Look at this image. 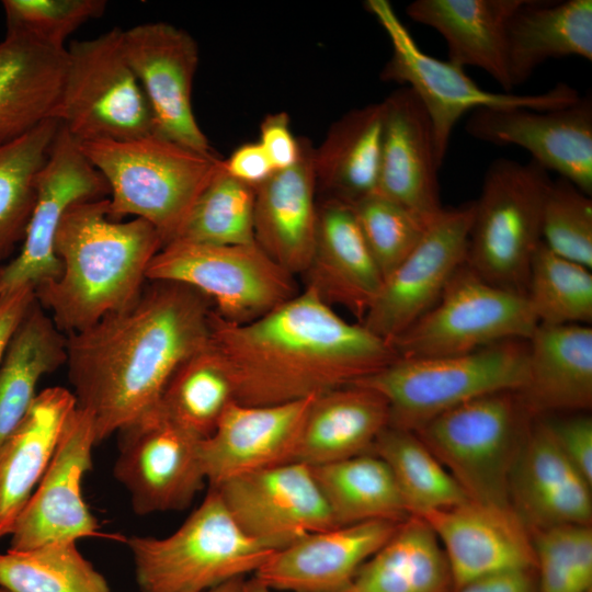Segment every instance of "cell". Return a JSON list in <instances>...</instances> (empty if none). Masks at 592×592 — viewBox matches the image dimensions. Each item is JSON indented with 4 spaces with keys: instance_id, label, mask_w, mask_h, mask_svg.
Here are the masks:
<instances>
[{
    "instance_id": "9",
    "label": "cell",
    "mask_w": 592,
    "mask_h": 592,
    "mask_svg": "<svg viewBox=\"0 0 592 592\" xmlns=\"http://www.w3.org/2000/svg\"><path fill=\"white\" fill-rule=\"evenodd\" d=\"M113 27L66 47V69L53 114L79 144L155 134L153 115Z\"/></svg>"
},
{
    "instance_id": "3",
    "label": "cell",
    "mask_w": 592,
    "mask_h": 592,
    "mask_svg": "<svg viewBox=\"0 0 592 592\" xmlns=\"http://www.w3.org/2000/svg\"><path fill=\"white\" fill-rule=\"evenodd\" d=\"M163 247L148 221L113 219L107 197L71 205L55 238L60 275L35 288L36 301L66 335L132 305Z\"/></svg>"
},
{
    "instance_id": "31",
    "label": "cell",
    "mask_w": 592,
    "mask_h": 592,
    "mask_svg": "<svg viewBox=\"0 0 592 592\" xmlns=\"http://www.w3.org/2000/svg\"><path fill=\"white\" fill-rule=\"evenodd\" d=\"M389 425V407L376 390L349 385L314 397L295 462L329 464L371 452Z\"/></svg>"
},
{
    "instance_id": "16",
    "label": "cell",
    "mask_w": 592,
    "mask_h": 592,
    "mask_svg": "<svg viewBox=\"0 0 592 592\" xmlns=\"http://www.w3.org/2000/svg\"><path fill=\"white\" fill-rule=\"evenodd\" d=\"M208 488L217 491L240 530L272 551L337 526L311 467L304 463L240 475Z\"/></svg>"
},
{
    "instance_id": "25",
    "label": "cell",
    "mask_w": 592,
    "mask_h": 592,
    "mask_svg": "<svg viewBox=\"0 0 592 592\" xmlns=\"http://www.w3.org/2000/svg\"><path fill=\"white\" fill-rule=\"evenodd\" d=\"M303 275L326 304L343 307L362 322L384 276L350 204L334 198L318 204L314 253Z\"/></svg>"
},
{
    "instance_id": "18",
    "label": "cell",
    "mask_w": 592,
    "mask_h": 592,
    "mask_svg": "<svg viewBox=\"0 0 592 592\" xmlns=\"http://www.w3.org/2000/svg\"><path fill=\"white\" fill-rule=\"evenodd\" d=\"M126 59L150 105L155 134L200 152H213L192 106L198 47L184 30L147 22L122 31Z\"/></svg>"
},
{
    "instance_id": "17",
    "label": "cell",
    "mask_w": 592,
    "mask_h": 592,
    "mask_svg": "<svg viewBox=\"0 0 592 592\" xmlns=\"http://www.w3.org/2000/svg\"><path fill=\"white\" fill-rule=\"evenodd\" d=\"M94 445L93 418L76 406L42 479L14 524L9 549L29 550L82 537H109L99 531L82 496V480L93 467Z\"/></svg>"
},
{
    "instance_id": "7",
    "label": "cell",
    "mask_w": 592,
    "mask_h": 592,
    "mask_svg": "<svg viewBox=\"0 0 592 592\" xmlns=\"http://www.w3.org/2000/svg\"><path fill=\"white\" fill-rule=\"evenodd\" d=\"M551 183L535 161L500 158L488 167L474 202L467 265L487 282L526 294L533 257L542 243V217Z\"/></svg>"
},
{
    "instance_id": "47",
    "label": "cell",
    "mask_w": 592,
    "mask_h": 592,
    "mask_svg": "<svg viewBox=\"0 0 592 592\" xmlns=\"http://www.w3.org/2000/svg\"><path fill=\"white\" fill-rule=\"evenodd\" d=\"M558 446L592 485V419L585 413L546 421Z\"/></svg>"
},
{
    "instance_id": "24",
    "label": "cell",
    "mask_w": 592,
    "mask_h": 592,
    "mask_svg": "<svg viewBox=\"0 0 592 592\" xmlns=\"http://www.w3.org/2000/svg\"><path fill=\"white\" fill-rule=\"evenodd\" d=\"M376 193L428 220L444 207L431 121L415 93L402 87L384 101Z\"/></svg>"
},
{
    "instance_id": "22",
    "label": "cell",
    "mask_w": 592,
    "mask_h": 592,
    "mask_svg": "<svg viewBox=\"0 0 592 592\" xmlns=\"http://www.w3.org/2000/svg\"><path fill=\"white\" fill-rule=\"evenodd\" d=\"M316 397V396H315ZM314 397L267 406L232 401L201 444L208 487L249 473L295 462Z\"/></svg>"
},
{
    "instance_id": "21",
    "label": "cell",
    "mask_w": 592,
    "mask_h": 592,
    "mask_svg": "<svg viewBox=\"0 0 592 592\" xmlns=\"http://www.w3.org/2000/svg\"><path fill=\"white\" fill-rule=\"evenodd\" d=\"M592 485L558 446L546 421H530L509 478L511 508L531 532L592 524Z\"/></svg>"
},
{
    "instance_id": "19",
    "label": "cell",
    "mask_w": 592,
    "mask_h": 592,
    "mask_svg": "<svg viewBox=\"0 0 592 592\" xmlns=\"http://www.w3.org/2000/svg\"><path fill=\"white\" fill-rule=\"evenodd\" d=\"M466 132L497 146H519L546 171H555L592 195V99L549 111L479 109L471 112Z\"/></svg>"
},
{
    "instance_id": "42",
    "label": "cell",
    "mask_w": 592,
    "mask_h": 592,
    "mask_svg": "<svg viewBox=\"0 0 592 592\" xmlns=\"http://www.w3.org/2000/svg\"><path fill=\"white\" fill-rule=\"evenodd\" d=\"M255 189L225 166L193 205L175 240L214 246L254 243Z\"/></svg>"
},
{
    "instance_id": "50",
    "label": "cell",
    "mask_w": 592,
    "mask_h": 592,
    "mask_svg": "<svg viewBox=\"0 0 592 592\" xmlns=\"http://www.w3.org/2000/svg\"><path fill=\"white\" fill-rule=\"evenodd\" d=\"M448 592H537L536 569L487 574Z\"/></svg>"
},
{
    "instance_id": "2",
    "label": "cell",
    "mask_w": 592,
    "mask_h": 592,
    "mask_svg": "<svg viewBox=\"0 0 592 592\" xmlns=\"http://www.w3.org/2000/svg\"><path fill=\"white\" fill-rule=\"evenodd\" d=\"M208 346L226 372L235 401L280 405L353 385L398 356L362 323H351L305 287L246 323L213 309Z\"/></svg>"
},
{
    "instance_id": "13",
    "label": "cell",
    "mask_w": 592,
    "mask_h": 592,
    "mask_svg": "<svg viewBox=\"0 0 592 592\" xmlns=\"http://www.w3.org/2000/svg\"><path fill=\"white\" fill-rule=\"evenodd\" d=\"M114 476L139 515L187 508L205 485L201 439L158 407L122 428Z\"/></svg>"
},
{
    "instance_id": "20",
    "label": "cell",
    "mask_w": 592,
    "mask_h": 592,
    "mask_svg": "<svg viewBox=\"0 0 592 592\" xmlns=\"http://www.w3.org/2000/svg\"><path fill=\"white\" fill-rule=\"evenodd\" d=\"M417 516L441 544L452 589L496 572L536 569L532 533L511 506L468 499Z\"/></svg>"
},
{
    "instance_id": "11",
    "label": "cell",
    "mask_w": 592,
    "mask_h": 592,
    "mask_svg": "<svg viewBox=\"0 0 592 592\" xmlns=\"http://www.w3.org/2000/svg\"><path fill=\"white\" fill-rule=\"evenodd\" d=\"M146 277L196 289L220 318L234 323L253 321L298 293L294 275L257 242L214 246L173 240L152 258Z\"/></svg>"
},
{
    "instance_id": "30",
    "label": "cell",
    "mask_w": 592,
    "mask_h": 592,
    "mask_svg": "<svg viewBox=\"0 0 592 592\" xmlns=\"http://www.w3.org/2000/svg\"><path fill=\"white\" fill-rule=\"evenodd\" d=\"M65 69L66 49L7 30L0 42V144L53 118Z\"/></svg>"
},
{
    "instance_id": "35",
    "label": "cell",
    "mask_w": 592,
    "mask_h": 592,
    "mask_svg": "<svg viewBox=\"0 0 592 592\" xmlns=\"http://www.w3.org/2000/svg\"><path fill=\"white\" fill-rule=\"evenodd\" d=\"M66 341L67 335L35 299L0 362V444L32 406L39 379L66 363Z\"/></svg>"
},
{
    "instance_id": "49",
    "label": "cell",
    "mask_w": 592,
    "mask_h": 592,
    "mask_svg": "<svg viewBox=\"0 0 592 592\" xmlns=\"http://www.w3.org/2000/svg\"><path fill=\"white\" fill-rule=\"evenodd\" d=\"M225 169L232 178L254 189L276 171L259 141L238 147L225 160Z\"/></svg>"
},
{
    "instance_id": "48",
    "label": "cell",
    "mask_w": 592,
    "mask_h": 592,
    "mask_svg": "<svg viewBox=\"0 0 592 592\" xmlns=\"http://www.w3.org/2000/svg\"><path fill=\"white\" fill-rule=\"evenodd\" d=\"M259 144L275 170H283L297 162L300 156V138H296L285 112L267 115L260 126Z\"/></svg>"
},
{
    "instance_id": "6",
    "label": "cell",
    "mask_w": 592,
    "mask_h": 592,
    "mask_svg": "<svg viewBox=\"0 0 592 592\" xmlns=\"http://www.w3.org/2000/svg\"><path fill=\"white\" fill-rule=\"evenodd\" d=\"M126 543L140 592H205L254 574L274 553L240 530L212 488L171 535Z\"/></svg>"
},
{
    "instance_id": "55",
    "label": "cell",
    "mask_w": 592,
    "mask_h": 592,
    "mask_svg": "<svg viewBox=\"0 0 592 592\" xmlns=\"http://www.w3.org/2000/svg\"><path fill=\"white\" fill-rule=\"evenodd\" d=\"M0 294H1V291H0Z\"/></svg>"
},
{
    "instance_id": "39",
    "label": "cell",
    "mask_w": 592,
    "mask_h": 592,
    "mask_svg": "<svg viewBox=\"0 0 592 592\" xmlns=\"http://www.w3.org/2000/svg\"><path fill=\"white\" fill-rule=\"evenodd\" d=\"M232 401L231 383L207 344L178 367L158 409L185 431L205 440Z\"/></svg>"
},
{
    "instance_id": "41",
    "label": "cell",
    "mask_w": 592,
    "mask_h": 592,
    "mask_svg": "<svg viewBox=\"0 0 592 592\" xmlns=\"http://www.w3.org/2000/svg\"><path fill=\"white\" fill-rule=\"evenodd\" d=\"M525 296L538 323L592 321L591 270L557 255L543 241L532 260Z\"/></svg>"
},
{
    "instance_id": "27",
    "label": "cell",
    "mask_w": 592,
    "mask_h": 592,
    "mask_svg": "<svg viewBox=\"0 0 592 592\" xmlns=\"http://www.w3.org/2000/svg\"><path fill=\"white\" fill-rule=\"evenodd\" d=\"M528 341L526 375L516 391L528 417L592 407V328L538 323Z\"/></svg>"
},
{
    "instance_id": "1",
    "label": "cell",
    "mask_w": 592,
    "mask_h": 592,
    "mask_svg": "<svg viewBox=\"0 0 592 592\" xmlns=\"http://www.w3.org/2000/svg\"><path fill=\"white\" fill-rule=\"evenodd\" d=\"M212 311L190 286L151 282L128 307L67 335L71 392L96 444L158 407L178 367L208 344Z\"/></svg>"
},
{
    "instance_id": "34",
    "label": "cell",
    "mask_w": 592,
    "mask_h": 592,
    "mask_svg": "<svg viewBox=\"0 0 592 592\" xmlns=\"http://www.w3.org/2000/svg\"><path fill=\"white\" fill-rule=\"evenodd\" d=\"M448 565L431 527L417 515L407 517L338 592H448Z\"/></svg>"
},
{
    "instance_id": "26",
    "label": "cell",
    "mask_w": 592,
    "mask_h": 592,
    "mask_svg": "<svg viewBox=\"0 0 592 592\" xmlns=\"http://www.w3.org/2000/svg\"><path fill=\"white\" fill-rule=\"evenodd\" d=\"M314 149L308 139L300 138L297 162L276 170L255 187V242L294 276L306 272L315 248L318 204Z\"/></svg>"
},
{
    "instance_id": "36",
    "label": "cell",
    "mask_w": 592,
    "mask_h": 592,
    "mask_svg": "<svg viewBox=\"0 0 592 592\" xmlns=\"http://www.w3.org/2000/svg\"><path fill=\"white\" fill-rule=\"evenodd\" d=\"M310 467L337 526L410 516L389 467L371 452Z\"/></svg>"
},
{
    "instance_id": "4",
    "label": "cell",
    "mask_w": 592,
    "mask_h": 592,
    "mask_svg": "<svg viewBox=\"0 0 592 592\" xmlns=\"http://www.w3.org/2000/svg\"><path fill=\"white\" fill-rule=\"evenodd\" d=\"M109 186L113 219L148 221L163 246L175 240L193 205L225 160L156 134L127 140L79 144Z\"/></svg>"
},
{
    "instance_id": "37",
    "label": "cell",
    "mask_w": 592,
    "mask_h": 592,
    "mask_svg": "<svg viewBox=\"0 0 592 592\" xmlns=\"http://www.w3.org/2000/svg\"><path fill=\"white\" fill-rule=\"evenodd\" d=\"M371 453L389 467L409 515L468 500L454 478L412 431L388 425L376 439Z\"/></svg>"
},
{
    "instance_id": "52",
    "label": "cell",
    "mask_w": 592,
    "mask_h": 592,
    "mask_svg": "<svg viewBox=\"0 0 592 592\" xmlns=\"http://www.w3.org/2000/svg\"><path fill=\"white\" fill-rule=\"evenodd\" d=\"M240 592H276L252 576L244 579Z\"/></svg>"
},
{
    "instance_id": "10",
    "label": "cell",
    "mask_w": 592,
    "mask_h": 592,
    "mask_svg": "<svg viewBox=\"0 0 592 592\" xmlns=\"http://www.w3.org/2000/svg\"><path fill=\"white\" fill-rule=\"evenodd\" d=\"M365 7L385 30L392 48L380 78L405 84L419 98L431 121L436 156L441 164L447 153L454 126L469 111H549L570 105L581 96L574 88L565 82L536 94L483 90L466 75L464 68L424 53L388 0H367Z\"/></svg>"
},
{
    "instance_id": "38",
    "label": "cell",
    "mask_w": 592,
    "mask_h": 592,
    "mask_svg": "<svg viewBox=\"0 0 592 592\" xmlns=\"http://www.w3.org/2000/svg\"><path fill=\"white\" fill-rule=\"evenodd\" d=\"M48 118L0 144V260L23 241L36 196V178L58 133Z\"/></svg>"
},
{
    "instance_id": "8",
    "label": "cell",
    "mask_w": 592,
    "mask_h": 592,
    "mask_svg": "<svg viewBox=\"0 0 592 592\" xmlns=\"http://www.w3.org/2000/svg\"><path fill=\"white\" fill-rule=\"evenodd\" d=\"M531 420L516 391L506 390L458 405L414 433L468 499L511 506L510 473Z\"/></svg>"
},
{
    "instance_id": "32",
    "label": "cell",
    "mask_w": 592,
    "mask_h": 592,
    "mask_svg": "<svg viewBox=\"0 0 592 592\" xmlns=\"http://www.w3.org/2000/svg\"><path fill=\"white\" fill-rule=\"evenodd\" d=\"M567 56L592 60V1L525 0L506 29L512 88L524 83L548 59Z\"/></svg>"
},
{
    "instance_id": "43",
    "label": "cell",
    "mask_w": 592,
    "mask_h": 592,
    "mask_svg": "<svg viewBox=\"0 0 592 592\" xmlns=\"http://www.w3.org/2000/svg\"><path fill=\"white\" fill-rule=\"evenodd\" d=\"M531 533L537 592H591V525H559Z\"/></svg>"
},
{
    "instance_id": "44",
    "label": "cell",
    "mask_w": 592,
    "mask_h": 592,
    "mask_svg": "<svg viewBox=\"0 0 592 592\" xmlns=\"http://www.w3.org/2000/svg\"><path fill=\"white\" fill-rule=\"evenodd\" d=\"M350 205L384 278L414 249L433 220L377 193Z\"/></svg>"
},
{
    "instance_id": "46",
    "label": "cell",
    "mask_w": 592,
    "mask_h": 592,
    "mask_svg": "<svg viewBox=\"0 0 592 592\" xmlns=\"http://www.w3.org/2000/svg\"><path fill=\"white\" fill-rule=\"evenodd\" d=\"M7 30L26 33L37 41L66 49V39L81 25L100 18L104 0H3Z\"/></svg>"
},
{
    "instance_id": "54",
    "label": "cell",
    "mask_w": 592,
    "mask_h": 592,
    "mask_svg": "<svg viewBox=\"0 0 592 592\" xmlns=\"http://www.w3.org/2000/svg\"><path fill=\"white\" fill-rule=\"evenodd\" d=\"M0 592H8V591H7V590H4V589H2V588H0Z\"/></svg>"
},
{
    "instance_id": "14",
    "label": "cell",
    "mask_w": 592,
    "mask_h": 592,
    "mask_svg": "<svg viewBox=\"0 0 592 592\" xmlns=\"http://www.w3.org/2000/svg\"><path fill=\"white\" fill-rule=\"evenodd\" d=\"M474 202L443 208L407 258L383 282L362 323L391 342L440 298L466 261Z\"/></svg>"
},
{
    "instance_id": "40",
    "label": "cell",
    "mask_w": 592,
    "mask_h": 592,
    "mask_svg": "<svg viewBox=\"0 0 592 592\" xmlns=\"http://www.w3.org/2000/svg\"><path fill=\"white\" fill-rule=\"evenodd\" d=\"M0 588L8 592H112L76 542L0 553Z\"/></svg>"
},
{
    "instance_id": "33",
    "label": "cell",
    "mask_w": 592,
    "mask_h": 592,
    "mask_svg": "<svg viewBox=\"0 0 592 592\" xmlns=\"http://www.w3.org/2000/svg\"><path fill=\"white\" fill-rule=\"evenodd\" d=\"M383 121V101L351 110L314 149L316 187L326 198L353 204L376 193Z\"/></svg>"
},
{
    "instance_id": "15",
    "label": "cell",
    "mask_w": 592,
    "mask_h": 592,
    "mask_svg": "<svg viewBox=\"0 0 592 592\" xmlns=\"http://www.w3.org/2000/svg\"><path fill=\"white\" fill-rule=\"evenodd\" d=\"M109 186L80 149L59 126L47 159L36 178V196L19 254L0 269L1 293L23 286L37 288L56 280L61 264L55 238L68 208L82 201L102 198Z\"/></svg>"
},
{
    "instance_id": "23",
    "label": "cell",
    "mask_w": 592,
    "mask_h": 592,
    "mask_svg": "<svg viewBox=\"0 0 592 592\" xmlns=\"http://www.w3.org/2000/svg\"><path fill=\"white\" fill-rule=\"evenodd\" d=\"M400 524L376 520L311 533L274 551L253 577L276 592H338Z\"/></svg>"
},
{
    "instance_id": "28",
    "label": "cell",
    "mask_w": 592,
    "mask_h": 592,
    "mask_svg": "<svg viewBox=\"0 0 592 592\" xmlns=\"http://www.w3.org/2000/svg\"><path fill=\"white\" fill-rule=\"evenodd\" d=\"M76 406L71 390L60 386L43 389L0 444V539L11 534Z\"/></svg>"
},
{
    "instance_id": "45",
    "label": "cell",
    "mask_w": 592,
    "mask_h": 592,
    "mask_svg": "<svg viewBox=\"0 0 592 592\" xmlns=\"http://www.w3.org/2000/svg\"><path fill=\"white\" fill-rule=\"evenodd\" d=\"M542 241L557 255L592 269V198L560 177L546 194Z\"/></svg>"
},
{
    "instance_id": "12",
    "label": "cell",
    "mask_w": 592,
    "mask_h": 592,
    "mask_svg": "<svg viewBox=\"0 0 592 592\" xmlns=\"http://www.w3.org/2000/svg\"><path fill=\"white\" fill-rule=\"evenodd\" d=\"M537 325L524 294L487 282L465 261L437 301L391 345L402 358L457 355L528 340Z\"/></svg>"
},
{
    "instance_id": "5",
    "label": "cell",
    "mask_w": 592,
    "mask_h": 592,
    "mask_svg": "<svg viewBox=\"0 0 592 592\" xmlns=\"http://www.w3.org/2000/svg\"><path fill=\"white\" fill-rule=\"evenodd\" d=\"M527 355V340H505L465 354L397 357L353 385L372 388L386 399L390 426L415 432L474 398L517 391L525 379Z\"/></svg>"
},
{
    "instance_id": "53",
    "label": "cell",
    "mask_w": 592,
    "mask_h": 592,
    "mask_svg": "<svg viewBox=\"0 0 592 592\" xmlns=\"http://www.w3.org/2000/svg\"><path fill=\"white\" fill-rule=\"evenodd\" d=\"M244 579L246 578L231 580L205 592H240Z\"/></svg>"
},
{
    "instance_id": "51",
    "label": "cell",
    "mask_w": 592,
    "mask_h": 592,
    "mask_svg": "<svg viewBox=\"0 0 592 592\" xmlns=\"http://www.w3.org/2000/svg\"><path fill=\"white\" fill-rule=\"evenodd\" d=\"M35 300V291L23 286L0 294V362L15 328Z\"/></svg>"
},
{
    "instance_id": "29",
    "label": "cell",
    "mask_w": 592,
    "mask_h": 592,
    "mask_svg": "<svg viewBox=\"0 0 592 592\" xmlns=\"http://www.w3.org/2000/svg\"><path fill=\"white\" fill-rule=\"evenodd\" d=\"M525 0H415L407 15L440 33L448 61L477 67L505 92L512 91L506 59V29Z\"/></svg>"
}]
</instances>
